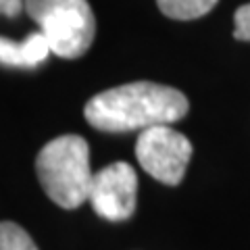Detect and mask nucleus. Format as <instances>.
I'll use <instances>...</instances> for the list:
<instances>
[{"label":"nucleus","instance_id":"obj_5","mask_svg":"<svg viewBox=\"0 0 250 250\" xmlns=\"http://www.w3.org/2000/svg\"><path fill=\"white\" fill-rule=\"evenodd\" d=\"M138 175L127 163H111L94 173L88 202L106 221H125L136 210Z\"/></svg>","mask_w":250,"mask_h":250},{"label":"nucleus","instance_id":"obj_8","mask_svg":"<svg viewBox=\"0 0 250 250\" xmlns=\"http://www.w3.org/2000/svg\"><path fill=\"white\" fill-rule=\"evenodd\" d=\"M0 250H38L29 233L13 221L0 225Z\"/></svg>","mask_w":250,"mask_h":250},{"label":"nucleus","instance_id":"obj_10","mask_svg":"<svg viewBox=\"0 0 250 250\" xmlns=\"http://www.w3.org/2000/svg\"><path fill=\"white\" fill-rule=\"evenodd\" d=\"M25 6V0H0V11H2L4 17H15L19 15Z\"/></svg>","mask_w":250,"mask_h":250},{"label":"nucleus","instance_id":"obj_3","mask_svg":"<svg viewBox=\"0 0 250 250\" xmlns=\"http://www.w3.org/2000/svg\"><path fill=\"white\" fill-rule=\"evenodd\" d=\"M25 11L61 59H77L94 42L96 21L88 0H25Z\"/></svg>","mask_w":250,"mask_h":250},{"label":"nucleus","instance_id":"obj_2","mask_svg":"<svg viewBox=\"0 0 250 250\" xmlns=\"http://www.w3.org/2000/svg\"><path fill=\"white\" fill-rule=\"evenodd\" d=\"M36 173L54 205L69 210L82 207L88 202L94 179L88 142L75 134L50 140L38 152Z\"/></svg>","mask_w":250,"mask_h":250},{"label":"nucleus","instance_id":"obj_1","mask_svg":"<svg viewBox=\"0 0 250 250\" xmlns=\"http://www.w3.org/2000/svg\"><path fill=\"white\" fill-rule=\"evenodd\" d=\"M188 98L171 85L154 82H131L92 96L83 108L85 121L106 134L144 131L154 125H171L184 119Z\"/></svg>","mask_w":250,"mask_h":250},{"label":"nucleus","instance_id":"obj_4","mask_svg":"<svg viewBox=\"0 0 250 250\" xmlns=\"http://www.w3.org/2000/svg\"><path fill=\"white\" fill-rule=\"evenodd\" d=\"M136 159L150 177L161 184L177 186L192 159V142L171 125H154L140 131Z\"/></svg>","mask_w":250,"mask_h":250},{"label":"nucleus","instance_id":"obj_7","mask_svg":"<svg viewBox=\"0 0 250 250\" xmlns=\"http://www.w3.org/2000/svg\"><path fill=\"white\" fill-rule=\"evenodd\" d=\"M156 4L169 19L190 21L207 15L217 4V0H156Z\"/></svg>","mask_w":250,"mask_h":250},{"label":"nucleus","instance_id":"obj_6","mask_svg":"<svg viewBox=\"0 0 250 250\" xmlns=\"http://www.w3.org/2000/svg\"><path fill=\"white\" fill-rule=\"evenodd\" d=\"M50 52V44L40 29L31 31L21 42H13L9 38L0 40V61L4 67H36L48 59Z\"/></svg>","mask_w":250,"mask_h":250},{"label":"nucleus","instance_id":"obj_9","mask_svg":"<svg viewBox=\"0 0 250 250\" xmlns=\"http://www.w3.org/2000/svg\"><path fill=\"white\" fill-rule=\"evenodd\" d=\"M233 23H236V29H233L236 40L250 42V2L242 4L236 11V15H233Z\"/></svg>","mask_w":250,"mask_h":250}]
</instances>
